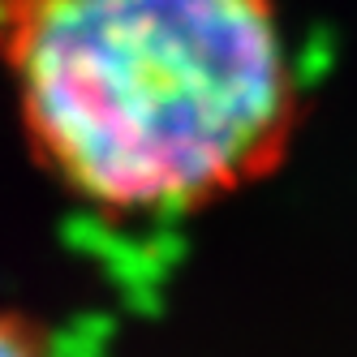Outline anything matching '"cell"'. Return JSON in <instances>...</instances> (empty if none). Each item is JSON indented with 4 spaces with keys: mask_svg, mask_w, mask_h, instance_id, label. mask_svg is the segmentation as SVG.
<instances>
[{
    "mask_svg": "<svg viewBox=\"0 0 357 357\" xmlns=\"http://www.w3.org/2000/svg\"><path fill=\"white\" fill-rule=\"evenodd\" d=\"M0 86L43 176L112 224L245 194L310 112L280 0H0Z\"/></svg>",
    "mask_w": 357,
    "mask_h": 357,
    "instance_id": "obj_1",
    "label": "cell"
},
{
    "mask_svg": "<svg viewBox=\"0 0 357 357\" xmlns=\"http://www.w3.org/2000/svg\"><path fill=\"white\" fill-rule=\"evenodd\" d=\"M0 357H52L43 349V340L31 327H22L17 319L0 314Z\"/></svg>",
    "mask_w": 357,
    "mask_h": 357,
    "instance_id": "obj_2",
    "label": "cell"
}]
</instances>
